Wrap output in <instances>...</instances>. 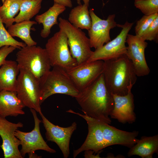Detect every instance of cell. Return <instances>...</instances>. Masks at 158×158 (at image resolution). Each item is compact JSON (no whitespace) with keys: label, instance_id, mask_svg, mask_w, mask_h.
<instances>
[{"label":"cell","instance_id":"obj_26","mask_svg":"<svg viewBox=\"0 0 158 158\" xmlns=\"http://www.w3.org/2000/svg\"><path fill=\"white\" fill-rule=\"evenodd\" d=\"M5 46H13L20 49L26 45L25 43L16 40L10 35L0 17V48Z\"/></svg>","mask_w":158,"mask_h":158},{"label":"cell","instance_id":"obj_28","mask_svg":"<svg viewBox=\"0 0 158 158\" xmlns=\"http://www.w3.org/2000/svg\"><path fill=\"white\" fill-rule=\"evenodd\" d=\"M158 13L150 15H144L138 20L135 27L136 35L140 36L151 24Z\"/></svg>","mask_w":158,"mask_h":158},{"label":"cell","instance_id":"obj_33","mask_svg":"<svg viewBox=\"0 0 158 158\" xmlns=\"http://www.w3.org/2000/svg\"><path fill=\"white\" fill-rule=\"evenodd\" d=\"M77 3L78 5L81 4L80 1L81 0H76ZM84 2V4H86L88 6H89V3L90 2V0H82Z\"/></svg>","mask_w":158,"mask_h":158},{"label":"cell","instance_id":"obj_34","mask_svg":"<svg viewBox=\"0 0 158 158\" xmlns=\"http://www.w3.org/2000/svg\"><path fill=\"white\" fill-rule=\"evenodd\" d=\"M5 0H1V1H2V3H3L4 2Z\"/></svg>","mask_w":158,"mask_h":158},{"label":"cell","instance_id":"obj_1","mask_svg":"<svg viewBox=\"0 0 158 158\" xmlns=\"http://www.w3.org/2000/svg\"><path fill=\"white\" fill-rule=\"evenodd\" d=\"M75 98L84 114L111 124L109 116L114 102L111 94L105 85L103 73Z\"/></svg>","mask_w":158,"mask_h":158},{"label":"cell","instance_id":"obj_6","mask_svg":"<svg viewBox=\"0 0 158 158\" xmlns=\"http://www.w3.org/2000/svg\"><path fill=\"white\" fill-rule=\"evenodd\" d=\"M45 47L51 67L66 71L77 64L71 54L66 35L61 30L48 40Z\"/></svg>","mask_w":158,"mask_h":158},{"label":"cell","instance_id":"obj_3","mask_svg":"<svg viewBox=\"0 0 158 158\" xmlns=\"http://www.w3.org/2000/svg\"><path fill=\"white\" fill-rule=\"evenodd\" d=\"M36 45H26L20 49L16 54V61L19 69L28 70L40 84L51 66L45 49Z\"/></svg>","mask_w":158,"mask_h":158},{"label":"cell","instance_id":"obj_12","mask_svg":"<svg viewBox=\"0 0 158 158\" xmlns=\"http://www.w3.org/2000/svg\"><path fill=\"white\" fill-rule=\"evenodd\" d=\"M126 42L128 44L126 55L133 65L137 76L148 75L150 69L145 54L147 43L140 36L128 34Z\"/></svg>","mask_w":158,"mask_h":158},{"label":"cell","instance_id":"obj_7","mask_svg":"<svg viewBox=\"0 0 158 158\" xmlns=\"http://www.w3.org/2000/svg\"><path fill=\"white\" fill-rule=\"evenodd\" d=\"M16 92L18 97L25 107L33 109L39 114L42 112L40 83L26 69H20Z\"/></svg>","mask_w":158,"mask_h":158},{"label":"cell","instance_id":"obj_22","mask_svg":"<svg viewBox=\"0 0 158 158\" xmlns=\"http://www.w3.org/2000/svg\"><path fill=\"white\" fill-rule=\"evenodd\" d=\"M88 6L84 4L72 8L69 14L68 21L77 28L88 30L92 23Z\"/></svg>","mask_w":158,"mask_h":158},{"label":"cell","instance_id":"obj_16","mask_svg":"<svg viewBox=\"0 0 158 158\" xmlns=\"http://www.w3.org/2000/svg\"><path fill=\"white\" fill-rule=\"evenodd\" d=\"M131 89L130 88L127 94L124 95L111 94L114 105L110 116L123 124L132 123L136 119L134 112V96Z\"/></svg>","mask_w":158,"mask_h":158},{"label":"cell","instance_id":"obj_4","mask_svg":"<svg viewBox=\"0 0 158 158\" xmlns=\"http://www.w3.org/2000/svg\"><path fill=\"white\" fill-rule=\"evenodd\" d=\"M40 85L41 104L54 94H64L75 98L80 92L66 71L58 67H53Z\"/></svg>","mask_w":158,"mask_h":158},{"label":"cell","instance_id":"obj_29","mask_svg":"<svg viewBox=\"0 0 158 158\" xmlns=\"http://www.w3.org/2000/svg\"><path fill=\"white\" fill-rule=\"evenodd\" d=\"M145 41H158V16L155 19L149 27L140 36Z\"/></svg>","mask_w":158,"mask_h":158},{"label":"cell","instance_id":"obj_9","mask_svg":"<svg viewBox=\"0 0 158 158\" xmlns=\"http://www.w3.org/2000/svg\"><path fill=\"white\" fill-rule=\"evenodd\" d=\"M133 23L126 21L123 25L117 24L122 29L119 34L112 40L105 44L101 47L93 51L87 61L97 60L104 61L117 58L126 54L127 47L125 43L127 35Z\"/></svg>","mask_w":158,"mask_h":158},{"label":"cell","instance_id":"obj_21","mask_svg":"<svg viewBox=\"0 0 158 158\" xmlns=\"http://www.w3.org/2000/svg\"><path fill=\"white\" fill-rule=\"evenodd\" d=\"M158 153V135L143 136L128 152V157L137 155L142 158H152L154 153Z\"/></svg>","mask_w":158,"mask_h":158},{"label":"cell","instance_id":"obj_13","mask_svg":"<svg viewBox=\"0 0 158 158\" xmlns=\"http://www.w3.org/2000/svg\"><path fill=\"white\" fill-rule=\"evenodd\" d=\"M66 112L77 114L83 118L88 125V133L84 142L78 149L74 150L73 157L87 150H92L95 153L106 148L100 121L86 115L75 112L71 109Z\"/></svg>","mask_w":158,"mask_h":158},{"label":"cell","instance_id":"obj_31","mask_svg":"<svg viewBox=\"0 0 158 158\" xmlns=\"http://www.w3.org/2000/svg\"><path fill=\"white\" fill-rule=\"evenodd\" d=\"M54 3H56L65 6L66 7L72 8V3L71 0H53Z\"/></svg>","mask_w":158,"mask_h":158},{"label":"cell","instance_id":"obj_30","mask_svg":"<svg viewBox=\"0 0 158 158\" xmlns=\"http://www.w3.org/2000/svg\"><path fill=\"white\" fill-rule=\"evenodd\" d=\"M16 49L11 46H5L0 49V67L5 63L7 56Z\"/></svg>","mask_w":158,"mask_h":158},{"label":"cell","instance_id":"obj_32","mask_svg":"<svg viewBox=\"0 0 158 158\" xmlns=\"http://www.w3.org/2000/svg\"><path fill=\"white\" fill-rule=\"evenodd\" d=\"M84 152V157L85 158H100L99 153L96 155H95V154H93L95 152L92 150H87Z\"/></svg>","mask_w":158,"mask_h":158},{"label":"cell","instance_id":"obj_2","mask_svg":"<svg viewBox=\"0 0 158 158\" xmlns=\"http://www.w3.org/2000/svg\"><path fill=\"white\" fill-rule=\"evenodd\" d=\"M104 61L103 74L110 93L119 95L127 94L137 80L133 65L126 55Z\"/></svg>","mask_w":158,"mask_h":158},{"label":"cell","instance_id":"obj_15","mask_svg":"<svg viewBox=\"0 0 158 158\" xmlns=\"http://www.w3.org/2000/svg\"><path fill=\"white\" fill-rule=\"evenodd\" d=\"M23 126L20 122L13 123L0 116V136L2 140L1 147L4 158H23L18 149L20 141L15 133Z\"/></svg>","mask_w":158,"mask_h":158},{"label":"cell","instance_id":"obj_11","mask_svg":"<svg viewBox=\"0 0 158 158\" xmlns=\"http://www.w3.org/2000/svg\"><path fill=\"white\" fill-rule=\"evenodd\" d=\"M92 23L88 30L91 48L95 49L102 47L111 40L110 30L117 26L115 20V15H109L107 19H102L95 13L93 9L89 10Z\"/></svg>","mask_w":158,"mask_h":158},{"label":"cell","instance_id":"obj_17","mask_svg":"<svg viewBox=\"0 0 158 158\" xmlns=\"http://www.w3.org/2000/svg\"><path fill=\"white\" fill-rule=\"evenodd\" d=\"M100 123L106 147L118 145L130 148L139 140L137 138L139 134L138 131L132 132L123 131L107 123L101 121Z\"/></svg>","mask_w":158,"mask_h":158},{"label":"cell","instance_id":"obj_8","mask_svg":"<svg viewBox=\"0 0 158 158\" xmlns=\"http://www.w3.org/2000/svg\"><path fill=\"white\" fill-rule=\"evenodd\" d=\"M33 115L35 123L33 129L30 132H26L17 129L15 133V136L19 140L21 148L20 153L24 157L28 154L29 158H39L36 154L35 151L42 150L51 153L56 152L55 150L47 144L43 138L40 130V124L42 120L38 117L36 111L33 109H30Z\"/></svg>","mask_w":158,"mask_h":158},{"label":"cell","instance_id":"obj_25","mask_svg":"<svg viewBox=\"0 0 158 158\" xmlns=\"http://www.w3.org/2000/svg\"><path fill=\"white\" fill-rule=\"evenodd\" d=\"M42 0H23L20 12L14 18V22L18 23L30 20L38 13L41 8Z\"/></svg>","mask_w":158,"mask_h":158},{"label":"cell","instance_id":"obj_5","mask_svg":"<svg viewBox=\"0 0 158 158\" xmlns=\"http://www.w3.org/2000/svg\"><path fill=\"white\" fill-rule=\"evenodd\" d=\"M58 20L59 29L66 35L71 54L77 64L87 61L93 52L89 38L81 29L74 26L68 20L60 17Z\"/></svg>","mask_w":158,"mask_h":158},{"label":"cell","instance_id":"obj_14","mask_svg":"<svg viewBox=\"0 0 158 158\" xmlns=\"http://www.w3.org/2000/svg\"><path fill=\"white\" fill-rule=\"evenodd\" d=\"M39 114L46 131V139L48 141L55 143L61 150L63 157L67 158L70 154V139L73 133L77 128V123L74 122L70 126L61 127L51 123L45 117L42 112Z\"/></svg>","mask_w":158,"mask_h":158},{"label":"cell","instance_id":"obj_20","mask_svg":"<svg viewBox=\"0 0 158 158\" xmlns=\"http://www.w3.org/2000/svg\"><path fill=\"white\" fill-rule=\"evenodd\" d=\"M66 9V7L62 5L54 3V5L47 11L35 18L36 21L39 24H42L43 28L40 33L43 38L48 37L51 33L52 27L54 25H58V16Z\"/></svg>","mask_w":158,"mask_h":158},{"label":"cell","instance_id":"obj_19","mask_svg":"<svg viewBox=\"0 0 158 158\" xmlns=\"http://www.w3.org/2000/svg\"><path fill=\"white\" fill-rule=\"evenodd\" d=\"M19 71L16 61L6 60L0 67V91L16 92Z\"/></svg>","mask_w":158,"mask_h":158},{"label":"cell","instance_id":"obj_24","mask_svg":"<svg viewBox=\"0 0 158 158\" xmlns=\"http://www.w3.org/2000/svg\"><path fill=\"white\" fill-rule=\"evenodd\" d=\"M23 0H5L0 7V17L6 28L14 22V17L20 11Z\"/></svg>","mask_w":158,"mask_h":158},{"label":"cell","instance_id":"obj_18","mask_svg":"<svg viewBox=\"0 0 158 158\" xmlns=\"http://www.w3.org/2000/svg\"><path fill=\"white\" fill-rule=\"evenodd\" d=\"M25 107L18 97L16 92L6 90L0 91V116L16 117L24 115Z\"/></svg>","mask_w":158,"mask_h":158},{"label":"cell","instance_id":"obj_35","mask_svg":"<svg viewBox=\"0 0 158 158\" xmlns=\"http://www.w3.org/2000/svg\"><path fill=\"white\" fill-rule=\"evenodd\" d=\"M1 6V5H0V7Z\"/></svg>","mask_w":158,"mask_h":158},{"label":"cell","instance_id":"obj_23","mask_svg":"<svg viewBox=\"0 0 158 158\" xmlns=\"http://www.w3.org/2000/svg\"><path fill=\"white\" fill-rule=\"evenodd\" d=\"M37 24L36 21L24 20L11 25L8 28L7 31L12 37L19 38L28 46L36 45L37 43L32 38L30 30L32 26Z\"/></svg>","mask_w":158,"mask_h":158},{"label":"cell","instance_id":"obj_10","mask_svg":"<svg viewBox=\"0 0 158 158\" xmlns=\"http://www.w3.org/2000/svg\"><path fill=\"white\" fill-rule=\"evenodd\" d=\"M104 61H86L66 71L68 75L80 92L94 82L103 73Z\"/></svg>","mask_w":158,"mask_h":158},{"label":"cell","instance_id":"obj_27","mask_svg":"<svg viewBox=\"0 0 158 158\" xmlns=\"http://www.w3.org/2000/svg\"><path fill=\"white\" fill-rule=\"evenodd\" d=\"M134 4L145 15L158 13V0H135Z\"/></svg>","mask_w":158,"mask_h":158}]
</instances>
